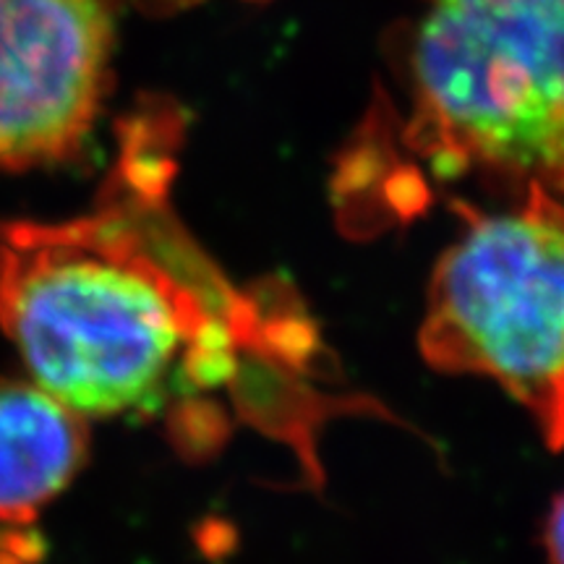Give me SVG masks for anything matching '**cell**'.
Returning <instances> with one entry per match:
<instances>
[{
  "label": "cell",
  "instance_id": "5b68a950",
  "mask_svg": "<svg viewBox=\"0 0 564 564\" xmlns=\"http://www.w3.org/2000/svg\"><path fill=\"white\" fill-rule=\"evenodd\" d=\"M87 419L37 382L0 377V525L26 528L79 476Z\"/></svg>",
  "mask_w": 564,
  "mask_h": 564
},
{
  "label": "cell",
  "instance_id": "3957f363",
  "mask_svg": "<svg viewBox=\"0 0 564 564\" xmlns=\"http://www.w3.org/2000/svg\"><path fill=\"white\" fill-rule=\"evenodd\" d=\"M421 352L436 371L489 377L564 447V204L539 183L525 204L468 215L429 288Z\"/></svg>",
  "mask_w": 564,
  "mask_h": 564
},
{
  "label": "cell",
  "instance_id": "7a4b0ae2",
  "mask_svg": "<svg viewBox=\"0 0 564 564\" xmlns=\"http://www.w3.org/2000/svg\"><path fill=\"white\" fill-rule=\"evenodd\" d=\"M419 144L564 194V0H432L413 45Z\"/></svg>",
  "mask_w": 564,
  "mask_h": 564
},
{
  "label": "cell",
  "instance_id": "6da1fadb",
  "mask_svg": "<svg viewBox=\"0 0 564 564\" xmlns=\"http://www.w3.org/2000/svg\"><path fill=\"white\" fill-rule=\"evenodd\" d=\"M175 147L171 112H133L89 212L0 223V327L32 382L84 419L215 390L259 319L175 217Z\"/></svg>",
  "mask_w": 564,
  "mask_h": 564
},
{
  "label": "cell",
  "instance_id": "8992f818",
  "mask_svg": "<svg viewBox=\"0 0 564 564\" xmlns=\"http://www.w3.org/2000/svg\"><path fill=\"white\" fill-rule=\"evenodd\" d=\"M42 539L21 528L0 525V564H40Z\"/></svg>",
  "mask_w": 564,
  "mask_h": 564
},
{
  "label": "cell",
  "instance_id": "277c9868",
  "mask_svg": "<svg viewBox=\"0 0 564 564\" xmlns=\"http://www.w3.org/2000/svg\"><path fill=\"white\" fill-rule=\"evenodd\" d=\"M110 0H0V171L74 158L110 89Z\"/></svg>",
  "mask_w": 564,
  "mask_h": 564
},
{
  "label": "cell",
  "instance_id": "52a82bcc",
  "mask_svg": "<svg viewBox=\"0 0 564 564\" xmlns=\"http://www.w3.org/2000/svg\"><path fill=\"white\" fill-rule=\"evenodd\" d=\"M544 546L552 564H564V491L554 499L552 510L546 514Z\"/></svg>",
  "mask_w": 564,
  "mask_h": 564
}]
</instances>
